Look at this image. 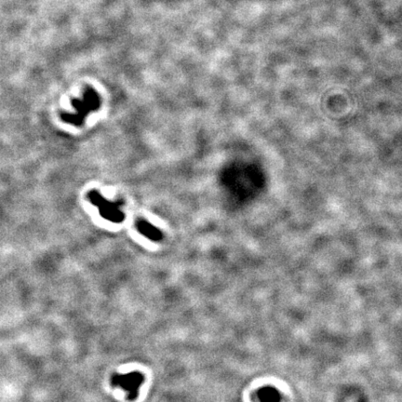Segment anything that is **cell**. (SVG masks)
<instances>
[{"label": "cell", "instance_id": "6da1fadb", "mask_svg": "<svg viewBox=\"0 0 402 402\" xmlns=\"http://www.w3.org/2000/svg\"><path fill=\"white\" fill-rule=\"evenodd\" d=\"M74 111L63 112L61 119L67 124L75 127L84 125L87 116L93 112L98 111L102 102L97 91L92 87H87L79 98H74L71 102Z\"/></svg>", "mask_w": 402, "mask_h": 402}, {"label": "cell", "instance_id": "3957f363", "mask_svg": "<svg viewBox=\"0 0 402 402\" xmlns=\"http://www.w3.org/2000/svg\"><path fill=\"white\" fill-rule=\"evenodd\" d=\"M144 382V376L140 371L127 373H115L111 377V385L119 387L126 392L128 401L133 402L139 395V389Z\"/></svg>", "mask_w": 402, "mask_h": 402}, {"label": "cell", "instance_id": "277c9868", "mask_svg": "<svg viewBox=\"0 0 402 402\" xmlns=\"http://www.w3.org/2000/svg\"><path fill=\"white\" fill-rule=\"evenodd\" d=\"M135 226L138 232L149 240L158 242L163 239L162 232L146 220H143V219L137 220Z\"/></svg>", "mask_w": 402, "mask_h": 402}, {"label": "cell", "instance_id": "7a4b0ae2", "mask_svg": "<svg viewBox=\"0 0 402 402\" xmlns=\"http://www.w3.org/2000/svg\"><path fill=\"white\" fill-rule=\"evenodd\" d=\"M87 196L89 202L98 209L100 215L105 220L115 224H120L125 220L126 215L121 210V207L124 205L122 200L110 201L97 190H91Z\"/></svg>", "mask_w": 402, "mask_h": 402}, {"label": "cell", "instance_id": "5b68a950", "mask_svg": "<svg viewBox=\"0 0 402 402\" xmlns=\"http://www.w3.org/2000/svg\"><path fill=\"white\" fill-rule=\"evenodd\" d=\"M259 399L261 402H278V396L271 388H264L259 393Z\"/></svg>", "mask_w": 402, "mask_h": 402}]
</instances>
